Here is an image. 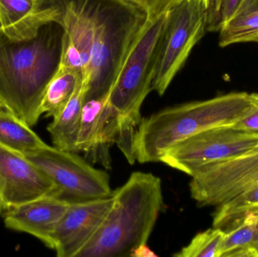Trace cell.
I'll return each mask as SVG.
<instances>
[{
    "mask_svg": "<svg viewBox=\"0 0 258 257\" xmlns=\"http://www.w3.org/2000/svg\"><path fill=\"white\" fill-rule=\"evenodd\" d=\"M24 155L55 186L54 197L73 203L113 196L107 172L78 153L45 144Z\"/></svg>",
    "mask_w": 258,
    "mask_h": 257,
    "instance_id": "obj_7",
    "label": "cell"
},
{
    "mask_svg": "<svg viewBox=\"0 0 258 257\" xmlns=\"http://www.w3.org/2000/svg\"><path fill=\"white\" fill-rule=\"evenodd\" d=\"M63 38L55 22L27 40H12L0 32V105L30 127L40 118L45 89L60 66Z\"/></svg>",
    "mask_w": 258,
    "mask_h": 257,
    "instance_id": "obj_2",
    "label": "cell"
},
{
    "mask_svg": "<svg viewBox=\"0 0 258 257\" xmlns=\"http://www.w3.org/2000/svg\"><path fill=\"white\" fill-rule=\"evenodd\" d=\"M166 13L149 19L109 95L108 102L119 118L116 144L129 163L135 161L134 141L141 122V109L152 92Z\"/></svg>",
    "mask_w": 258,
    "mask_h": 257,
    "instance_id": "obj_5",
    "label": "cell"
},
{
    "mask_svg": "<svg viewBox=\"0 0 258 257\" xmlns=\"http://www.w3.org/2000/svg\"><path fill=\"white\" fill-rule=\"evenodd\" d=\"M144 11L149 19L157 18L183 0H128Z\"/></svg>",
    "mask_w": 258,
    "mask_h": 257,
    "instance_id": "obj_23",
    "label": "cell"
},
{
    "mask_svg": "<svg viewBox=\"0 0 258 257\" xmlns=\"http://www.w3.org/2000/svg\"><path fill=\"white\" fill-rule=\"evenodd\" d=\"M253 108L251 94L233 92L168 107L142 118L134 141L135 159L142 164L157 162L179 142L212 128L232 126Z\"/></svg>",
    "mask_w": 258,
    "mask_h": 257,
    "instance_id": "obj_3",
    "label": "cell"
},
{
    "mask_svg": "<svg viewBox=\"0 0 258 257\" xmlns=\"http://www.w3.org/2000/svg\"><path fill=\"white\" fill-rule=\"evenodd\" d=\"M132 257H156L157 255L150 250V247L147 244H143L136 247L131 253Z\"/></svg>",
    "mask_w": 258,
    "mask_h": 257,
    "instance_id": "obj_26",
    "label": "cell"
},
{
    "mask_svg": "<svg viewBox=\"0 0 258 257\" xmlns=\"http://www.w3.org/2000/svg\"><path fill=\"white\" fill-rule=\"evenodd\" d=\"M85 95L86 92L82 83L64 109L48 125L47 129L51 136L53 146L55 147L78 153L77 141Z\"/></svg>",
    "mask_w": 258,
    "mask_h": 257,
    "instance_id": "obj_15",
    "label": "cell"
},
{
    "mask_svg": "<svg viewBox=\"0 0 258 257\" xmlns=\"http://www.w3.org/2000/svg\"><path fill=\"white\" fill-rule=\"evenodd\" d=\"M45 144L30 125L0 106V145L27 155Z\"/></svg>",
    "mask_w": 258,
    "mask_h": 257,
    "instance_id": "obj_18",
    "label": "cell"
},
{
    "mask_svg": "<svg viewBox=\"0 0 258 257\" xmlns=\"http://www.w3.org/2000/svg\"><path fill=\"white\" fill-rule=\"evenodd\" d=\"M258 149V132L233 126L212 128L188 137L165 151L160 162L186 175L198 167L220 162Z\"/></svg>",
    "mask_w": 258,
    "mask_h": 257,
    "instance_id": "obj_8",
    "label": "cell"
},
{
    "mask_svg": "<svg viewBox=\"0 0 258 257\" xmlns=\"http://www.w3.org/2000/svg\"><path fill=\"white\" fill-rule=\"evenodd\" d=\"M256 217H258V184L217 207L212 226L228 233L245 220Z\"/></svg>",
    "mask_w": 258,
    "mask_h": 257,
    "instance_id": "obj_19",
    "label": "cell"
},
{
    "mask_svg": "<svg viewBox=\"0 0 258 257\" xmlns=\"http://www.w3.org/2000/svg\"><path fill=\"white\" fill-rule=\"evenodd\" d=\"M113 204V196L70 204L51 238L58 257H77L95 235Z\"/></svg>",
    "mask_w": 258,
    "mask_h": 257,
    "instance_id": "obj_11",
    "label": "cell"
},
{
    "mask_svg": "<svg viewBox=\"0 0 258 257\" xmlns=\"http://www.w3.org/2000/svg\"><path fill=\"white\" fill-rule=\"evenodd\" d=\"M222 257H258V251L250 247H241L226 252Z\"/></svg>",
    "mask_w": 258,
    "mask_h": 257,
    "instance_id": "obj_25",
    "label": "cell"
},
{
    "mask_svg": "<svg viewBox=\"0 0 258 257\" xmlns=\"http://www.w3.org/2000/svg\"><path fill=\"white\" fill-rule=\"evenodd\" d=\"M226 233L218 228H212L197 234L176 257H221V247Z\"/></svg>",
    "mask_w": 258,
    "mask_h": 257,
    "instance_id": "obj_20",
    "label": "cell"
},
{
    "mask_svg": "<svg viewBox=\"0 0 258 257\" xmlns=\"http://www.w3.org/2000/svg\"><path fill=\"white\" fill-rule=\"evenodd\" d=\"M0 32H2V24H1V21H0Z\"/></svg>",
    "mask_w": 258,
    "mask_h": 257,
    "instance_id": "obj_28",
    "label": "cell"
},
{
    "mask_svg": "<svg viewBox=\"0 0 258 257\" xmlns=\"http://www.w3.org/2000/svg\"><path fill=\"white\" fill-rule=\"evenodd\" d=\"M242 0H210L207 8V31L219 32Z\"/></svg>",
    "mask_w": 258,
    "mask_h": 257,
    "instance_id": "obj_22",
    "label": "cell"
},
{
    "mask_svg": "<svg viewBox=\"0 0 258 257\" xmlns=\"http://www.w3.org/2000/svg\"><path fill=\"white\" fill-rule=\"evenodd\" d=\"M56 187L25 155L0 145V215L11 208L45 196Z\"/></svg>",
    "mask_w": 258,
    "mask_h": 257,
    "instance_id": "obj_10",
    "label": "cell"
},
{
    "mask_svg": "<svg viewBox=\"0 0 258 257\" xmlns=\"http://www.w3.org/2000/svg\"><path fill=\"white\" fill-rule=\"evenodd\" d=\"M119 130V116L108 101H86L82 110L77 150L84 152L89 162L110 169V148L117 142Z\"/></svg>",
    "mask_w": 258,
    "mask_h": 257,
    "instance_id": "obj_12",
    "label": "cell"
},
{
    "mask_svg": "<svg viewBox=\"0 0 258 257\" xmlns=\"http://www.w3.org/2000/svg\"><path fill=\"white\" fill-rule=\"evenodd\" d=\"M251 96L254 103L252 111L232 126L244 131L258 132V94H251Z\"/></svg>",
    "mask_w": 258,
    "mask_h": 257,
    "instance_id": "obj_24",
    "label": "cell"
},
{
    "mask_svg": "<svg viewBox=\"0 0 258 257\" xmlns=\"http://www.w3.org/2000/svg\"><path fill=\"white\" fill-rule=\"evenodd\" d=\"M51 22L83 60L85 102L110 95L131 50L148 22L128 0H45Z\"/></svg>",
    "mask_w": 258,
    "mask_h": 257,
    "instance_id": "obj_1",
    "label": "cell"
},
{
    "mask_svg": "<svg viewBox=\"0 0 258 257\" xmlns=\"http://www.w3.org/2000/svg\"><path fill=\"white\" fill-rule=\"evenodd\" d=\"M203 3H204L205 6L207 8L208 5H209V2L210 0H202Z\"/></svg>",
    "mask_w": 258,
    "mask_h": 257,
    "instance_id": "obj_27",
    "label": "cell"
},
{
    "mask_svg": "<svg viewBox=\"0 0 258 257\" xmlns=\"http://www.w3.org/2000/svg\"><path fill=\"white\" fill-rule=\"evenodd\" d=\"M164 209L160 178L133 172L113 192V204L104 221L77 257L130 256L136 247L147 244Z\"/></svg>",
    "mask_w": 258,
    "mask_h": 257,
    "instance_id": "obj_4",
    "label": "cell"
},
{
    "mask_svg": "<svg viewBox=\"0 0 258 257\" xmlns=\"http://www.w3.org/2000/svg\"><path fill=\"white\" fill-rule=\"evenodd\" d=\"M70 204L53 196H42L5 213V225L12 230L36 237L49 247L51 235Z\"/></svg>",
    "mask_w": 258,
    "mask_h": 257,
    "instance_id": "obj_13",
    "label": "cell"
},
{
    "mask_svg": "<svg viewBox=\"0 0 258 257\" xmlns=\"http://www.w3.org/2000/svg\"><path fill=\"white\" fill-rule=\"evenodd\" d=\"M0 106H1V105H0ZM1 107H2V106H1Z\"/></svg>",
    "mask_w": 258,
    "mask_h": 257,
    "instance_id": "obj_29",
    "label": "cell"
},
{
    "mask_svg": "<svg viewBox=\"0 0 258 257\" xmlns=\"http://www.w3.org/2000/svg\"><path fill=\"white\" fill-rule=\"evenodd\" d=\"M82 83L81 71L60 65L45 89L39 109L41 116L45 114V116L53 119L57 117Z\"/></svg>",
    "mask_w": 258,
    "mask_h": 257,
    "instance_id": "obj_17",
    "label": "cell"
},
{
    "mask_svg": "<svg viewBox=\"0 0 258 257\" xmlns=\"http://www.w3.org/2000/svg\"><path fill=\"white\" fill-rule=\"evenodd\" d=\"M218 33L221 48L258 42V0H242Z\"/></svg>",
    "mask_w": 258,
    "mask_h": 257,
    "instance_id": "obj_16",
    "label": "cell"
},
{
    "mask_svg": "<svg viewBox=\"0 0 258 257\" xmlns=\"http://www.w3.org/2000/svg\"><path fill=\"white\" fill-rule=\"evenodd\" d=\"M250 247L258 251V217L245 220L236 229L226 233L221 247V255L233 249Z\"/></svg>",
    "mask_w": 258,
    "mask_h": 257,
    "instance_id": "obj_21",
    "label": "cell"
},
{
    "mask_svg": "<svg viewBox=\"0 0 258 257\" xmlns=\"http://www.w3.org/2000/svg\"><path fill=\"white\" fill-rule=\"evenodd\" d=\"M206 31L207 13L202 0H183L166 12L152 91L160 96L165 93Z\"/></svg>",
    "mask_w": 258,
    "mask_h": 257,
    "instance_id": "obj_6",
    "label": "cell"
},
{
    "mask_svg": "<svg viewBox=\"0 0 258 257\" xmlns=\"http://www.w3.org/2000/svg\"><path fill=\"white\" fill-rule=\"evenodd\" d=\"M189 176L191 197L198 206L224 205L258 184V149L202 166Z\"/></svg>",
    "mask_w": 258,
    "mask_h": 257,
    "instance_id": "obj_9",
    "label": "cell"
},
{
    "mask_svg": "<svg viewBox=\"0 0 258 257\" xmlns=\"http://www.w3.org/2000/svg\"><path fill=\"white\" fill-rule=\"evenodd\" d=\"M0 21L8 38L27 40L51 22V14L45 0H0Z\"/></svg>",
    "mask_w": 258,
    "mask_h": 257,
    "instance_id": "obj_14",
    "label": "cell"
}]
</instances>
